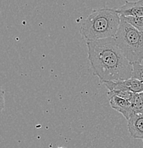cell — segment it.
<instances>
[{
  "label": "cell",
  "instance_id": "cell-1",
  "mask_svg": "<svg viewBox=\"0 0 143 148\" xmlns=\"http://www.w3.org/2000/svg\"><path fill=\"white\" fill-rule=\"evenodd\" d=\"M88 56L93 74L103 82L131 78L133 66L114 37L86 41Z\"/></svg>",
  "mask_w": 143,
  "mask_h": 148
},
{
  "label": "cell",
  "instance_id": "cell-2",
  "mask_svg": "<svg viewBox=\"0 0 143 148\" xmlns=\"http://www.w3.org/2000/svg\"><path fill=\"white\" fill-rule=\"evenodd\" d=\"M121 17L115 9L108 7L94 10L80 27V33L86 41L115 37Z\"/></svg>",
  "mask_w": 143,
  "mask_h": 148
},
{
  "label": "cell",
  "instance_id": "cell-3",
  "mask_svg": "<svg viewBox=\"0 0 143 148\" xmlns=\"http://www.w3.org/2000/svg\"><path fill=\"white\" fill-rule=\"evenodd\" d=\"M117 44L131 64L143 61V32L138 30L121 18L115 36Z\"/></svg>",
  "mask_w": 143,
  "mask_h": 148
},
{
  "label": "cell",
  "instance_id": "cell-4",
  "mask_svg": "<svg viewBox=\"0 0 143 148\" xmlns=\"http://www.w3.org/2000/svg\"><path fill=\"white\" fill-rule=\"evenodd\" d=\"M108 91L115 90H129L135 93L143 92V83L134 78L117 81H105L103 82Z\"/></svg>",
  "mask_w": 143,
  "mask_h": 148
},
{
  "label": "cell",
  "instance_id": "cell-5",
  "mask_svg": "<svg viewBox=\"0 0 143 148\" xmlns=\"http://www.w3.org/2000/svg\"><path fill=\"white\" fill-rule=\"evenodd\" d=\"M110 106L113 110L120 112L124 116L126 120H129V118L133 115V110L132 103L124 98H120L116 95H113L110 97Z\"/></svg>",
  "mask_w": 143,
  "mask_h": 148
},
{
  "label": "cell",
  "instance_id": "cell-6",
  "mask_svg": "<svg viewBox=\"0 0 143 148\" xmlns=\"http://www.w3.org/2000/svg\"><path fill=\"white\" fill-rule=\"evenodd\" d=\"M115 10L121 16H143V0L127 1L125 4Z\"/></svg>",
  "mask_w": 143,
  "mask_h": 148
},
{
  "label": "cell",
  "instance_id": "cell-7",
  "mask_svg": "<svg viewBox=\"0 0 143 148\" xmlns=\"http://www.w3.org/2000/svg\"><path fill=\"white\" fill-rule=\"evenodd\" d=\"M127 128L132 138L143 141V113L133 114L127 120Z\"/></svg>",
  "mask_w": 143,
  "mask_h": 148
},
{
  "label": "cell",
  "instance_id": "cell-8",
  "mask_svg": "<svg viewBox=\"0 0 143 148\" xmlns=\"http://www.w3.org/2000/svg\"><path fill=\"white\" fill-rule=\"evenodd\" d=\"M135 92L129 91V90H115L107 92V96H108V98L113 96V95H116V96L120 97V98L127 100V101H130L131 103L133 101L134 98H135Z\"/></svg>",
  "mask_w": 143,
  "mask_h": 148
},
{
  "label": "cell",
  "instance_id": "cell-9",
  "mask_svg": "<svg viewBox=\"0 0 143 148\" xmlns=\"http://www.w3.org/2000/svg\"><path fill=\"white\" fill-rule=\"evenodd\" d=\"M120 17L138 30L143 32V16H121Z\"/></svg>",
  "mask_w": 143,
  "mask_h": 148
},
{
  "label": "cell",
  "instance_id": "cell-10",
  "mask_svg": "<svg viewBox=\"0 0 143 148\" xmlns=\"http://www.w3.org/2000/svg\"><path fill=\"white\" fill-rule=\"evenodd\" d=\"M132 66H133V71H132L131 78H136L143 83V63H133Z\"/></svg>",
  "mask_w": 143,
  "mask_h": 148
},
{
  "label": "cell",
  "instance_id": "cell-11",
  "mask_svg": "<svg viewBox=\"0 0 143 148\" xmlns=\"http://www.w3.org/2000/svg\"><path fill=\"white\" fill-rule=\"evenodd\" d=\"M132 106L134 114L143 113V101L139 93H135Z\"/></svg>",
  "mask_w": 143,
  "mask_h": 148
},
{
  "label": "cell",
  "instance_id": "cell-12",
  "mask_svg": "<svg viewBox=\"0 0 143 148\" xmlns=\"http://www.w3.org/2000/svg\"><path fill=\"white\" fill-rule=\"evenodd\" d=\"M5 106V98H4V91L1 87H0V114L2 112Z\"/></svg>",
  "mask_w": 143,
  "mask_h": 148
},
{
  "label": "cell",
  "instance_id": "cell-13",
  "mask_svg": "<svg viewBox=\"0 0 143 148\" xmlns=\"http://www.w3.org/2000/svg\"><path fill=\"white\" fill-rule=\"evenodd\" d=\"M140 94V95L141 96V98H142V101H143V92H140V93H139Z\"/></svg>",
  "mask_w": 143,
  "mask_h": 148
},
{
  "label": "cell",
  "instance_id": "cell-14",
  "mask_svg": "<svg viewBox=\"0 0 143 148\" xmlns=\"http://www.w3.org/2000/svg\"><path fill=\"white\" fill-rule=\"evenodd\" d=\"M58 148H63V147H58Z\"/></svg>",
  "mask_w": 143,
  "mask_h": 148
},
{
  "label": "cell",
  "instance_id": "cell-15",
  "mask_svg": "<svg viewBox=\"0 0 143 148\" xmlns=\"http://www.w3.org/2000/svg\"><path fill=\"white\" fill-rule=\"evenodd\" d=\"M142 63H143V61H142Z\"/></svg>",
  "mask_w": 143,
  "mask_h": 148
}]
</instances>
